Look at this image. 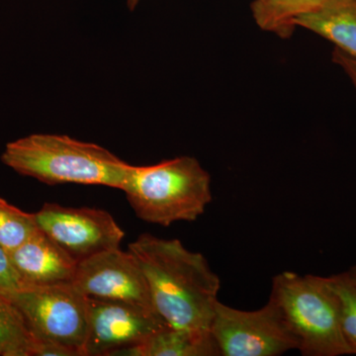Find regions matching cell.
<instances>
[{
	"instance_id": "1",
	"label": "cell",
	"mask_w": 356,
	"mask_h": 356,
	"mask_svg": "<svg viewBox=\"0 0 356 356\" xmlns=\"http://www.w3.org/2000/svg\"><path fill=\"white\" fill-rule=\"evenodd\" d=\"M129 252L142 267L154 309L168 327L210 331L221 280L203 254L177 238L151 234L139 236Z\"/></svg>"
},
{
	"instance_id": "2",
	"label": "cell",
	"mask_w": 356,
	"mask_h": 356,
	"mask_svg": "<svg viewBox=\"0 0 356 356\" xmlns=\"http://www.w3.org/2000/svg\"><path fill=\"white\" fill-rule=\"evenodd\" d=\"M1 161L49 185H102L120 191L132 168L99 145L56 134H32L8 143Z\"/></svg>"
},
{
	"instance_id": "3",
	"label": "cell",
	"mask_w": 356,
	"mask_h": 356,
	"mask_svg": "<svg viewBox=\"0 0 356 356\" xmlns=\"http://www.w3.org/2000/svg\"><path fill=\"white\" fill-rule=\"evenodd\" d=\"M121 191L140 220L163 227L195 221L212 201L209 173L189 156L132 165Z\"/></svg>"
},
{
	"instance_id": "4",
	"label": "cell",
	"mask_w": 356,
	"mask_h": 356,
	"mask_svg": "<svg viewBox=\"0 0 356 356\" xmlns=\"http://www.w3.org/2000/svg\"><path fill=\"white\" fill-rule=\"evenodd\" d=\"M280 309L304 356L353 355L341 331L339 302L327 277L276 274L270 296Z\"/></svg>"
},
{
	"instance_id": "5",
	"label": "cell",
	"mask_w": 356,
	"mask_h": 356,
	"mask_svg": "<svg viewBox=\"0 0 356 356\" xmlns=\"http://www.w3.org/2000/svg\"><path fill=\"white\" fill-rule=\"evenodd\" d=\"M210 332L220 356H280L298 350L296 337L271 299L254 311L218 301Z\"/></svg>"
},
{
	"instance_id": "6",
	"label": "cell",
	"mask_w": 356,
	"mask_h": 356,
	"mask_svg": "<svg viewBox=\"0 0 356 356\" xmlns=\"http://www.w3.org/2000/svg\"><path fill=\"white\" fill-rule=\"evenodd\" d=\"M10 301L22 314L34 339L63 344L86 356L88 301L74 284L25 288Z\"/></svg>"
},
{
	"instance_id": "7",
	"label": "cell",
	"mask_w": 356,
	"mask_h": 356,
	"mask_svg": "<svg viewBox=\"0 0 356 356\" xmlns=\"http://www.w3.org/2000/svg\"><path fill=\"white\" fill-rule=\"evenodd\" d=\"M37 227L77 262L120 248L125 233L107 211L44 203L34 213Z\"/></svg>"
},
{
	"instance_id": "8",
	"label": "cell",
	"mask_w": 356,
	"mask_h": 356,
	"mask_svg": "<svg viewBox=\"0 0 356 356\" xmlns=\"http://www.w3.org/2000/svg\"><path fill=\"white\" fill-rule=\"evenodd\" d=\"M86 301V356H113L117 351L139 346L168 327L153 309L88 297Z\"/></svg>"
},
{
	"instance_id": "9",
	"label": "cell",
	"mask_w": 356,
	"mask_h": 356,
	"mask_svg": "<svg viewBox=\"0 0 356 356\" xmlns=\"http://www.w3.org/2000/svg\"><path fill=\"white\" fill-rule=\"evenodd\" d=\"M72 284L88 298L154 310L142 267L129 250L123 252L120 248L79 261Z\"/></svg>"
},
{
	"instance_id": "10",
	"label": "cell",
	"mask_w": 356,
	"mask_h": 356,
	"mask_svg": "<svg viewBox=\"0 0 356 356\" xmlns=\"http://www.w3.org/2000/svg\"><path fill=\"white\" fill-rule=\"evenodd\" d=\"M8 257L22 289L72 284L79 264L39 228Z\"/></svg>"
},
{
	"instance_id": "11",
	"label": "cell",
	"mask_w": 356,
	"mask_h": 356,
	"mask_svg": "<svg viewBox=\"0 0 356 356\" xmlns=\"http://www.w3.org/2000/svg\"><path fill=\"white\" fill-rule=\"evenodd\" d=\"M295 26L316 33L337 50L356 58V0H331L297 18Z\"/></svg>"
},
{
	"instance_id": "12",
	"label": "cell",
	"mask_w": 356,
	"mask_h": 356,
	"mask_svg": "<svg viewBox=\"0 0 356 356\" xmlns=\"http://www.w3.org/2000/svg\"><path fill=\"white\" fill-rule=\"evenodd\" d=\"M123 356H220L210 331L166 327L145 343L117 351Z\"/></svg>"
},
{
	"instance_id": "13",
	"label": "cell",
	"mask_w": 356,
	"mask_h": 356,
	"mask_svg": "<svg viewBox=\"0 0 356 356\" xmlns=\"http://www.w3.org/2000/svg\"><path fill=\"white\" fill-rule=\"evenodd\" d=\"M329 1L331 0H254L252 11L259 28L287 39L296 28L297 18L317 10Z\"/></svg>"
},
{
	"instance_id": "14",
	"label": "cell",
	"mask_w": 356,
	"mask_h": 356,
	"mask_svg": "<svg viewBox=\"0 0 356 356\" xmlns=\"http://www.w3.org/2000/svg\"><path fill=\"white\" fill-rule=\"evenodd\" d=\"M34 337L22 314L0 295V356H31Z\"/></svg>"
},
{
	"instance_id": "15",
	"label": "cell",
	"mask_w": 356,
	"mask_h": 356,
	"mask_svg": "<svg viewBox=\"0 0 356 356\" xmlns=\"http://www.w3.org/2000/svg\"><path fill=\"white\" fill-rule=\"evenodd\" d=\"M37 229L34 214L18 209L0 198V247L7 254L22 245Z\"/></svg>"
},
{
	"instance_id": "16",
	"label": "cell",
	"mask_w": 356,
	"mask_h": 356,
	"mask_svg": "<svg viewBox=\"0 0 356 356\" xmlns=\"http://www.w3.org/2000/svg\"><path fill=\"white\" fill-rule=\"evenodd\" d=\"M339 302L341 331L346 343L356 355V286L346 273L327 277Z\"/></svg>"
},
{
	"instance_id": "17",
	"label": "cell",
	"mask_w": 356,
	"mask_h": 356,
	"mask_svg": "<svg viewBox=\"0 0 356 356\" xmlns=\"http://www.w3.org/2000/svg\"><path fill=\"white\" fill-rule=\"evenodd\" d=\"M21 289L19 278L11 266L8 254L0 247V295L10 300Z\"/></svg>"
},
{
	"instance_id": "18",
	"label": "cell",
	"mask_w": 356,
	"mask_h": 356,
	"mask_svg": "<svg viewBox=\"0 0 356 356\" xmlns=\"http://www.w3.org/2000/svg\"><path fill=\"white\" fill-rule=\"evenodd\" d=\"M31 356H83V353L63 344L34 339Z\"/></svg>"
},
{
	"instance_id": "19",
	"label": "cell",
	"mask_w": 356,
	"mask_h": 356,
	"mask_svg": "<svg viewBox=\"0 0 356 356\" xmlns=\"http://www.w3.org/2000/svg\"><path fill=\"white\" fill-rule=\"evenodd\" d=\"M332 60L344 70L356 89V58L350 57L343 51L334 49L332 53Z\"/></svg>"
},
{
	"instance_id": "20",
	"label": "cell",
	"mask_w": 356,
	"mask_h": 356,
	"mask_svg": "<svg viewBox=\"0 0 356 356\" xmlns=\"http://www.w3.org/2000/svg\"><path fill=\"white\" fill-rule=\"evenodd\" d=\"M346 273L348 274V277H350L351 282L356 286V266L350 267Z\"/></svg>"
},
{
	"instance_id": "21",
	"label": "cell",
	"mask_w": 356,
	"mask_h": 356,
	"mask_svg": "<svg viewBox=\"0 0 356 356\" xmlns=\"http://www.w3.org/2000/svg\"><path fill=\"white\" fill-rule=\"evenodd\" d=\"M140 1V0H127L128 8L130 9V10H134V9L137 7L138 4H139Z\"/></svg>"
}]
</instances>
